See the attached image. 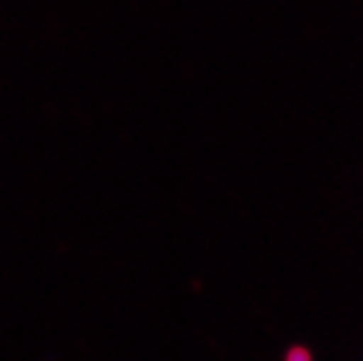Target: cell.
I'll return each mask as SVG.
<instances>
[{"label": "cell", "instance_id": "cell-1", "mask_svg": "<svg viewBox=\"0 0 363 361\" xmlns=\"http://www.w3.org/2000/svg\"><path fill=\"white\" fill-rule=\"evenodd\" d=\"M284 361H313V355L304 346H291L284 352Z\"/></svg>", "mask_w": 363, "mask_h": 361}]
</instances>
